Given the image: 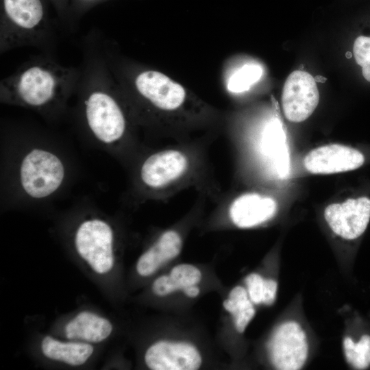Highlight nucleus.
Listing matches in <instances>:
<instances>
[{
  "mask_svg": "<svg viewBox=\"0 0 370 370\" xmlns=\"http://www.w3.org/2000/svg\"><path fill=\"white\" fill-rule=\"evenodd\" d=\"M99 40L136 125L156 127L167 120L188 125L206 113V108L190 97L182 85L163 73L130 62L119 54L111 41L101 36Z\"/></svg>",
  "mask_w": 370,
  "mask_h": 370,
  "instance_id": "obj_1",
  "label": "nucleus"
},
{
  "mask_svg": "<svg viewBox=\"0 0 370 370\" xmlns=\"http://www.w3.org/2000/svg\"><path fill=\"white\" fill-rule=\"evenodd\" d=\"M82 47V74L75 94L82 125L103 145H127L136 124L106 62L99 34L90 32Z\"/></svg>",
  "mask_w": 370,
  "mask_h": 370,
  "instance_id": "obj_2",
  "label": "nucleus"
},
{
  "mask_svg": "<svg viewBox=\"0 0 370 370\" xmlns=\"http://www.w3.org/2000/svg\"><path fill=\"white\" fill-rule=\"evenodd\" d=\"M189 141L158 149L140 160L135 184L144 198L164 201L190 188L206 198L219 196L220 186L212 173L208 145Z\"/></svg>",
  "mask_w": 370,
  "mask_h": 370,
  "instance_id": "obj_3",
  "label": "nucleus"
},
{
  "mask_svg": "<svg viewBox=\"0 0 370 370\" xmlns=\"http://www.w3.org/2000/svg\"><path fill=\"white\" fill-rule=\"evenodd\" d=\"M81 74V65L65 66L53 54L42 53L1 80L0 101L56 116L75 94Z\"/></svg>",
  "mask_w": 370,
  "mask_h": 370,
  "instance_id": "obj_4",
  "label": "nucleus"
},
{
  "mask_svg": "<svg viewBox=\"0 0 370 370\" xmlns=\"http://www.w3.org/2000/svg\"><path fill=\"white\" fill-rule=\"evenodd\" d=\"M49 0H1L0 53L35 47L53 54L57 34L50 18Z\"/></svg>",
  "mask_w": 370,
  "mask_h": 370,
  "instance_id": "obj_5",
  "label": "nucleus"
},
{
  "mask_svg": "<svg viewBox=\"0 0 370 370\" xmlns=\"http://www.w3.org/2000/svg\"><path fill=\"white\" fill-rule=\"evenodd\" d=\"M65 166L53 151L34 147L22 157L18 166V182L22 191L33 199H43L62 186Z\"/></svg>",
  "mask_w": 370,
  "mask_h": 370,
  "instance_id": "obj_6",
  "label": "nucleus"
},
{
  "mask_svg": "<svg viewBox=\"0 0 370 370\" xmlns=\"http://www.w3.org/2000/svg\"><path fill=\"white\" fill-rule=\"evenodd\" d=\"M75 249L97 274L109 273L114 266V235L106 221L92 217L82 221L74 234Z\"/></svg>",
  "mask_w": 370,
  "mask_h": 370,
  "instance_id": "obj_7",
  "label": "nucleus"
},
{
  "mask_svg": "<svg viewBox=\"0 0 370 370\" xmlns=\"http://www.w3.org/2000/svg\"><path fill=\"white\" fill-rule=\"evenodd\" d=\"M323 216L334 234L347 241H356L370 221V197L362 195L330 204L325 207Z\"/></svg>",
  "mask_w": 370,
  "mask_h": 370,
  "instance_id": "obj_8",
  "label": "nucleus"
},
{
  "mask_svg": "<svg viewBox=\"0 0 370 370\" xmlns=\"http://www.w3.org/2000/svg\"><path fill=\"white\" fill-rule=\"evenodd\" d=\"M269 350L275 369H300L308 354L306 333L297 322L285 321L275 330L269 343Z\"/></svg>",
  "mask_w": 370,
  "mask_h": 370,
  "instance_id": "obj_9",
  "label": "nucleus"
},
{
  "mask_svg": "<svg viewBox=\"0 0 370 370\" xmlns=\"http://www.w3.org/2000/svg\"><path fill=\"white\" fill-rule=\"evenodd\" d=\"M319 90L313 77L308 72L295 71L284 83L282 105L286 118L293 123L307 119L317 108Z\"/></svg>",
  "mask_w": 370,
  "mask_h": 370,
  "instance_id": "obj_10",
  "label": "nucleus"
},
{
  "mask_svg": "<svg viewBox=\"0 0 370 370\" xmlns=\"http://www.w3.org/2000/svg\"><path fill=\"white\" fill-rule=\"evenodd\" d=\"M365 161L363 152L356 148L330 144L309 151L304 159V165L311 173L334 174L357 169Z\"/></svg>",
  "mask_w": 370,
  "mask_h": 370,
  "instance_id": "obj_11",
  "label": "nucleus"
},
{
  "mask_svg": "<svg viewBox=\"0 0 370 370\" xmlns=\"http://www.w3.org/2000/svg\"><path fill=\"white\" fill-rule=\"evenodd\" d=\"M145 362L153 370H196L201 357L192 344L159 341L147 349Z\"/></svg>",
  "mask_w": 370,
  "mask_h": 370,
  "instance_id": "obj_12",
  "label": "nucleus"
},
{
  "mask_svg": "<svg viewBox=\"0 0 370 370\" xmlns=\"http://www.w3.org/2000/svg\"><path fill=\"white\" fill-rule=\"evenodd\" d=\"M229 203L228 216L240 228H249L267 221L275 215L278 206L273 197L256 192L241 194Z\"/></svg>",
  "mask_w": 370,
  "mask_h": 370,
  "instance_id": "obj_13",
  "label": "nucleus"
},
{
  "mask_svg": "<svg viewBox=\"0 0 370 370\" xmlns=\"http://www.w3.org/2000/svg\"><path fill=\"white\" fill-rule=\"evenodd\" d=\"M113 330L106 318L90 311H82L70 319L64 328L69 340L98 343L107 339Z\"/></svg>",
  "mask_w": 370,
  "mask_h": 370,
  "instance_id": "obj_14",
  "label": "nucleus"
},
{
  "mask_svg": "<svg viewBox=\"0 0 370 370\" xmlns=\"http://www.w3.org/2000/svg\"><path fill=\"white\" fill-rule=\"evenodd\" d=\"M182 247V238L178 232L175 230L164 232L138 258V273L143 277L151 275L162 263L177 256Z\"/></svg>",
  "mask_w": 370,
  "mask_h": 370,
  "instance_id": "obj_15",
  "label": "nucleus"
},
{
  "mask_svg": "<svg viewBox=\"0 0 370 370\" xmlns=\"http://www.w3.org/2000/svg\"><path fill=\"white\" fill-rule=\"evenodd\" d=\"M260 149L264 158L269 161L280 175L287 174L289 158L286 145V136L280 122L274 119L263 128L260 141Z\"/></svg>",
  "mask_w": 370,
  "mask_h": 370,
  "instance_id": "obj_16",
  "label": "nucleus"
},
{
  "mask_svg": "<svg viewBox=\"0 0 370 370\" xmlns=\"http://www.w3.org/2000/svg\"><path fill=\"white\" fill-rule=\"evenodd\" d=\"M40 348L46 358L71 366L84 365L94 353L90 343L69 339L60 341L51 336L42 338Z\"/></svg>",
  "mask_w": 370,
  "mask_h": 370,
  "instance_id": "obj_17",
  "label": "nucleus"
},
{
  "mask_svg": "<svg viewBox=\"0 0 370 370\" xmlns=\"http://www.w3.org/2000/svg\"><path fill=\"white\" fill-rule=\"evenodd\" d=\"M347 362L356 369H366L370 367V335H362L357 342L350 336L343 341Z\"/></svg>",
  "mask_w": 370,
  "mask_h": 370,
  "instance_id": "obj_18",
  "label": "nucleus"
},
{
  "mask_svg": "<svg viewBox=\"0 0 370 370\" xmlns=\"http://www.w3.org/2000/svg\"><path fill=\"white\" fill-rule=\"evenodd\" d=\"M262 75V69L256 64H245L236 70L227 81V90L233 93L248 90Z\"/></svg>",
  "mask_w": 370,
  "mask_h": 370,
  "instance_id": "obj_19",
  "label": "nucleus"
},
{
  "mask_svg": "<svg viewBox=\"0 0 370 370\" xmlns=\"http://www.w3.org/2000/svg\"><path fill=\"white\" fill-rule=\"evenodd\" d=\"M177 290L196 285L201 279V271L188 264H182L174 267L169 275Z\"/></svg>",
  "mask_w": 370,
  "mask_h": 370,
  "instance_id": "obj_20",
  "label": "nucleus"
},
{
  "mask_svg": "<svg viewBox=\"0 0 370 370\" xmlns=\"http://www.w3.org/2000/svg\"><path fill=\"white\" fill-rule=\"evenodd\" d=\"M353 53L356 63L362 67L364 78L370 82V37L360 36L356 38Z\"/></svg>",
  "mask_w": 370,
  "mask_h": 370,
  "instance_id": "obj_21",
  "label": "nucleus"
},
{
  "mask_svg": "<svg viewBox=\"0 0 370 370\" xmlns=\"http://www.w3.org/2000/svg\"><path fill=\"white\" fill-rule=\"evenodd\" d=\"M264 280L258 273H251L245 280L247 286V293L250 300L256 304L262 302Z\"/></svg>",
  "mask_w": 370,
  "mask_h": 370,
  "instance_id": "obj_22",
  "label": "nucleus"
},
{
  "mask_svg": "<svg viewBox=\"0 0 370 370\" xmlns=\"http://www.w3.org/2000/svg\"><path fill=\"white\" fill-rule=\"evenodd\" d=\"M106 0H70L69 17L71 28L74 26V21L79 18L95 5Z\"/></svg>",
  "mask_w": 370,
  "mask_h": 370,
  "instance_id": "obj_23",
  "label": "nucleus"
},
{
  "mask_svg": "<svg viewBox=\"0 0 370 370\" xmlns=\"http://www.w3.org/2000/svg\"><path fill=\"white\" fill-rule=\"evenodd\" d=\"M152 291L158 296H165L177 290L175 283L169 275H162L154 280Z\"/></svg>",
  "mask_w": 370,
  "mask_h": 370,
  "instance_id": "obj_24",
  "label": "nucleus"
},
{
  "mask_svg": "<svg viewBox=\"0 0 370 370\" xmlns=\"http://www.w3.org/2000/svg\"><path fill=\"white\" fill-rule=\"evenodd\" d=\"M55 9L60 20L66 27L71 28L69 17L70 0H49Z\"/></svg>",
  "mask_w": 370,
  "mask_h": 370,
  "instance_id": "obj_25",
  "label": "nucleus"
},
{
  "mask_svg": "<svg viewBox=\"0 0 370 370\" xmlns=\"http://www.w3.org/2000/svg\"><path fill=\"white\" fill-rule=\"evenodd\" d=\"M256 313V310L254 307L247 310L238 312L234 316L235 326L237 332L243 333L248 323L253 319Z\"/></svg>",
  "mask_w": 370,
  "mask_h": 370,
  "instance_id": "obj_26",
  "label": "nucleus"
},
{
  "mask_svg": "<svg viewBox=\"0 0 370 370\" xmlns=\"http://www.w3.org/2000/svg\"><path fill=\"white\" fill-rule=\"evenodd\" d=\"M278 290V283L274 280H264L262 302L265 305L270 306L275 301Z\"/></svg>",
  "mask_w": 370,
  "mask_h": 370,
  "instance_id": "obj_27",
  "label": "nucleus"
},
{
  "mask_svg": "<svg viewBox=\"0 0 370 370\" xmlns=\"http://www.w3.org/2000/svg\"><path fill=\"white\" fill-rule=\"evenodd\" d=\"M184 293L190 297H195L199 293V288L195 286H190L183 289Z\"/></svg>",
  "mask_w": 370,
  "mask_h": 370,
  "instance_id": "obj_28",
  "label": "nucleus"
}]
</instances>
